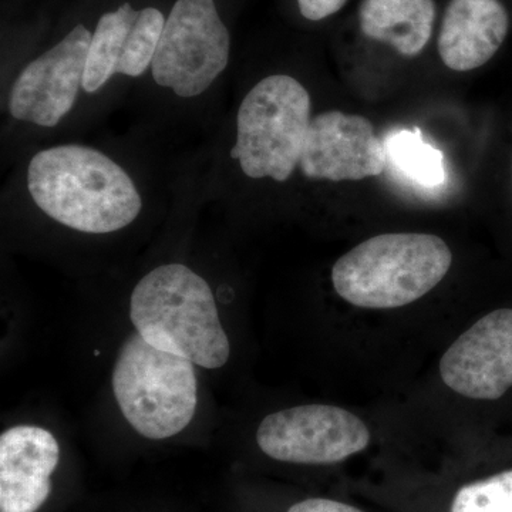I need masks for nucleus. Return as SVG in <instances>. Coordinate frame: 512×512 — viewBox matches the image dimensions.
I'll return each mask as SVG.
<instances>
[{"label":"nucleus","instance_id":"nucleus-10","mask_svg":"<svg viewBox=\"0 0 512 512\" xmlns=\"http://www.w3.org/2000/svg\"><path fill=\"white\" fill-rule=\"evenodd\" d=\"M510 28L498 0H451L444 13L439 53L448 69L470 72L500 50Z\"/></svg>","mask_w":512,"mask_h":512},{"label":"nucleus","instance_id":"nucleus-3","mask_svg":"<svg viewBox=\"0 0 512 512\" xmlns=\"http://www.w3.org/2000/svg\"><path fill=\"white\" fill-rule=\"evenodd\" d=\"M451 264V249L436 235H377L340 256L332 284L357 308H402L433 291Z\"/></svg>","mask_w":512,"mask_h":512},{"label":"nucleus","instance_id":"nucleus-15","mask_svg":"<svg viewBox=\"0 0 512 512\" xmlns=\"http://www.w3.org/2000/svg\"><path fill=\"white\" fill-rule=\"evenodd\" d=\"M288 512H363L352 505L326 498H309L301 503L292 505Z\"/></svg>","mask_w":512,"mask_h":512},{"label":"nucleus","instance_id":"nucleus-8","mask_svg":"<svg viewBox=\"0 0 512 512\" xmlns=\"http://www.w3.org/2000/svg\"><path fill=\"white\" fill-rule=\"evenodd\" d=\"M440 375L468 399L497 400L512 387V309L488 313L441 357Z\"/></svg>","mask_w":512,"mask_h":512},{"label":"nucleus","instance_id":"nucleus-11","mask_svg":"<svg viewBox=\"0 0 512 512\" xmlns=\"http://www.w3.org/2000/svg\"><path fill=\"white\" fill-rule=\"evenodd\" d=\"M434 19L433 0H363L359 9L362 32L407 57L420 55L429 43Z\"/></svg>","mask_w":512,"mask_h":512},{"label":"nucleus","instance_id":"nucleus-2","mask_svg":"<svg viewBox=\"0 0 512 512\" xmlns=\"http://www.w3.org/2000/svg\"><path fill=\"white\" fill-rule=\"evenodd\" d=\"M130 319L151 346L205 369L227 365L231 346L210 282L184 262L146 272L130 296Z\"/></svg>","mask_w":512,"mask_h":512},{"label":"nucleus","instance_id":"nucleus-5","mask_svg":"<svg viewBox=\"0 0 512 512\" xmlns=\"http://www.w3.org/2000/svg\"><path fill=\"white\" fill-rule=\"evenodd\" d=\"M111 384L124 419L146 439L181 433L197 410L194 363L154 348L138 333L121 346Z\"/></svg>","mask_w":512,"mask_h":512},{"label":"nucleus","instance_id":"nucleus-7","mask_svg":"<svg viewBox=\"0 0 512 512\" xmlns=\"http://www.w3.org/2000/svg\"><path fill=\"white\" fill-rule=\"evenodd\" d=\"M386 163V150L372 121L325 110L313 114L298 174L309 183L360 181L382 174Z\"/></svg>","mask_w":512,"mask_h":512},{"label":"nucleus","instance_id":"nucleus-13","mask_svg":"<svg viewBox=\"0 0 512 512\" xmlns=\"http://www.w3.org/2000/svg\"><path fill=\"white\" fill-rule=\"evenodd\" d=\"M451 512H512V470L464 485Z\"/></svg>","mask_w":512,"mask_h":512},{"label":"nucleus","instance_id":"nucleus-4","mask_svg":"<svg viewBox=\"0 0 512 512\" xmlns=\"http://www.w3.org/2000/svg\"><path fill=\"white\" fill-rule=\"evenodd\" d=\"M164 23L163 9L137 8L131 0L101 13L94 26L73 136L96 127L146 80Z\"/></svg>","mask_w":512,"mask_h":512},{"label":"nucleus","instance_id":"nucleus-6","mask_svg":"<svg viewBox=\"0 0 512 512\" xmlns=\"http://www.w3.org/2000/svg\"><path fill=\"white\" fill-rule=\"evenodd\" d=\"M266 456L293 464H333L365 450L370 431L342 407L308 404L266 416L256 431Z\"/></svg>","mask_w":512,"mask_h":512},{"label":"nucleus","instance_id":"nucleus-9","mask_svg":"<svg viewBox=\"0 0 512 512\" xmlns=\"http://www.w3.org/2000/svg\"><path fill=\"white\" fill-rule=\"evenodd\" d=\"M60 447L50 431L16 426L0 436V512H37L52 491Z\"/></svg>","mask_w":512,"mask_h":512},{"label":"nucleus","instance_id":"nucleus-1","mask_svg":"<svg viewBox=\"0 0 512 512\" xmlns=\"http://www.w3.org/2000/svg\"><path fill=\"white\" fill-rule=\"evenodd\" d=\"M143 128L123 137L69 136L28 148L8 168L3 208L83 237L136 225L158 198L173 197L184 157L168 160Z\"/></svg>","mask_w":512,"mask_h":512},{"label":"nucleus","instance_id":"nucleus-14","mask_svg":"<svg viewBox=\"0 0 512 512\" xmlns=\"http://www.w3.org/2000/svg\"><path fill=\"white\" fill-rule=\"evenodd\" d=\"M348 0H298L301 15L311 22H319L335 15Z\"/></svg>","mask_w":512,"mask_h":512},{"label":"nucleus","instance_id":"nucleus-12","mask_svg":"<svg viewBox=\"0 0 512 512\" xmlns=\"http://www.w3.org/2000/svg\"><path fill=\"white\" fill-rule=\"evenodd\" d=\"M383 144L387 158L407 180L427 188L446 181L443 153L424 141L419 127L396 131Z\"/></svg>","mask_w":512,"mask_h":512}]
</instances>
